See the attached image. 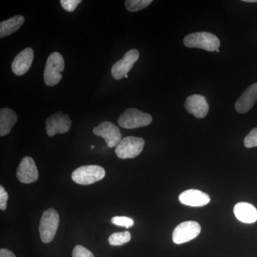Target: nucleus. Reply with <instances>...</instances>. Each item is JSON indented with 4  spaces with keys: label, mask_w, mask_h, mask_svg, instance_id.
Wrapping results in <instances>:
<instances>
[{
    "label": "nucleus",
    "mask_w": 257,
    "mask_h": 257,
    "mask_svg": "<svg viewBox=\"0 0 257 257\" xmlns=\"http://www.w3.org/2000/svg\"><path fill=\"white\" fill-rule=\"evenodd\" d=\"M105 175V170L100 166L86 165L76 169L72 172V179L81 185H89L101 180Z\"/></svg>",
    "instance_id": "20e7f679"
},
{
    "label": "nucleus",
    "mask_w": 257,
    "mask_h": 257,
    "mask_svg": "<svg viewBox=\"0 0 257 257\" xmlns=\"http://www.w3.org/2000/svg\"><path fill=\"white\" fill-rule=\"evenodd\" d=\"M243 144L246 148H252L257 147V127L253 128L249 133L246 135L243 140Z\"/></svg>",
    "instance_id": "4be33fe9"
},
{
    "label": "nucleus",
    "mask_w": 257,
    "mask_h": 257,
    "mask_svg": "<svg viewBox=\"0 0 257 257\" xmlns=\"http://www.w3.org/2000/svg\"><path fill=\"white\" fill-rule=\"evenodd\" d=\"M184 107L187 112L194 115L197 119L205 117L209 109L207 99L199 94H193L187 97L184 102Z\"/></svg>",
    "instance_id": "f8f14e48"
},
{
    "label": "nucleus",
    "mask_w": 257,
    "mask_h": 257,
    "mask_svg": "<svg viewBox=\"0 0 257 257\" xmlns=\"http://www.w3.org/2000/svg\"><path fill=\"white\" fill-rule=\"evenodd\" d=\"M243 2H245V3H257V0H243Z\"/></svg>",
    "instance_id": "bb28decb"
},
{
    "label": "nucleus",
    "mask_w": 257,
    "mask_h": 257,
    "mask_svg": "<svg viewBox=\"0 0 257 257\" xmlns=\"http://www.w3.org/2000/svg\"><path fill=\"white\" fill-rule=\"evenodd\" d=\"M216 52H220V50H219V49H218L216 51Z\"/></svg>",
    "instance_id": "cd10ccee"
},
{
    "label": "nucleus",
    "mask_w": 257,
    "mask_h": 257,
    "mask_svg": "<svg viewBox=\"0 0 257 257\" xmlns=\"http://www.w3.org/2000/svg\"><path fill=\"white\" fill-rule=\"evenodd\" d=\"M111 223L116 226H124L128 229L135 224V221L133 219L126 216H114L111 219Z\"/></svg>",
    "instance_id": "412c9836"
},
{
    "label": "nucleus",
    "mask_w": 257,
    "mask_h": 257,
    "mask_svg": "<svg viewBox=\"0 0 257 257\" xmlns=\"http://www.w3.org/2000/svg\"><path fill=\"white\" fill-rule=\"evenodd\" d=\"M257 101V83L250 85L235 103V109L240 114L248 112Z\"/></svg>",
    "instance_id": "4468645a"
},
{
    "label": "nucleus",
    "mask_w": 257,
    "mask_h": 257,
    "mask_svg": "<svg viewBox=\"0 0 257 257\" xmlns=\"http://www.w3.org/2000/svg\"><path fill=\"white\" fill-rule=\"evenodd\" d=\"M81 3H82L81 0H61L60 1L62 8L69 13L74 11Z\"/></svg>",
    "instance_id": "b1692460"
},
{
    "label": "nucleus",
    "mask_w": 257,
    "mask_h": 257,
    "mask_svg": "<svg viewBox=\"0 0 257 257\" xmlns=\"http://www.w3.org/2000/svg\"><path fill=\"white\" fill-rule=\"evenodd\" d=\"M201 232V226L194 221H187L179 224L174 230L172 239L177 244L188 242L195 239Z\"/></svg>",
    "instance_id": "0eeeda50"
},
{
    "label": "nucleus",
    "mask_w": 257,
    "mask_h": 257,
    "mask_svg": "<svg viewBox=\"0 0 257 257\" xmlns=\"http://www.w3.org/2000/svg\"><path fill=\"white\" fill-rule=\"evenodd\" d=\"M145 144V141L143 138L126 137L116 147L115 153L121 160L135 158L143 152Z\"/></svg>",
    "instance_id": "423d86ee"
},
{
    "label": "nucleus",
    "mask_w": 257,
    "mask_h": 257,
    "mask_svg": "<svg viewBox=\"0 0 257 257\" xmlns=\"http://www.w3.org/2000/svg\"><path fill=\"white\" fill-rule=\"evenodd\" d=\"M18 121V116L13 109L3 108L0 110V136L5 137Z\"/></svg>",
    "instance_id": "f3484780"
},
{
    "label": "nucleus",
    "mask_w": 257,
    "mask_h": 257,
    "mask_svg": "<svg viewBox=\"0 0 257 257\" xmlns=\"http://www.w3.org/2000/svg\"><path fill=\"white\" fill-rule=\"evenodd\" d=\"M152 116L135 108L126 109L118 118V124L121 127L133 130L143 127L151 124Z\"/></svg>",
    "instance_id": "39448f33"
},
{
    "label": "nucleus",
    "mask_w": 257,
    "mask_h": 257,
    "mask_svg": "<svg viewBox=\"0 0 257 257\" xmlns=\"http://www.w3.org/2000/svg\"><path fill=\"white\" fill-rule=\"evenodd\" d=\"M179 202L189 207H204L210 202V197L206 193L197 189L184 191L179 197Z\"/></svg>",
    "instance_id": "ddd939ff"
},
{
    "label": "nucleus",
    "mask_w": 257,
    "mask_h": 257,
    "mask_svg": "<svg viewBox=\"0 0 257 257\" xmlns=\"http://www.w3.org/2000/svg\"><path fill=\"white\" fill-rule=\"evenodd\" d=\"M152 3V0H126L125 1V7L128 11L136 13L145 9Z\"/></svg>",
    "instance_id": "aec40b11"
},
{
    "label": "nucleus",
    "mask_w": 257,
    "mask_h": 257,
    "mask_svg": "<svg viewBox=\"0 0 257 257\" xmlns=\"http://www.w3.org/2000/svg\"><path fill=\"white\" fill-rule=\"evenodd\" d=\"M124 77H125V78H127V77H128L127 74H126V75H125Z\"/></svg>",
    "instance_id": "c85d7f7f"
},
{
    "label": "nucleus",
    "mask_w": 257,
    "mask_h": 257,
    "mask_svg": "<svg viewBox=\"0 0 257 257\" xmlns=\"http://www.w3.org/2000/svg\"><path fill=\"white\" fill-rule=\"evenodd\" d=\"M34 59V52L32 48L25 49L18 54L12 64V69L16 75L26 74L31 67Z\"/></svg>",
    "instance_id": "2eb2a0df"
},
{
    "label": "nucleus",
    "mask_w": 257,
    "mask_h": 257,
    "mask_svg": "<svg viewBox=\"0 0 257 257\" xmlns=\"http://www.w3.org/2000/svg\"><path fill=\"white\" fill-rule=\"evenodd\" d=\"M60 224V216L55 209H49L44 211L40 220L39 231L42 242L50 243L55 238Z\"/></svg>",
    "instance_id": "f03ea898"
},
{
    "label": "nucleus",
    "mask_w": 257,
    "mask_h": 257,
    "mask_svg": "<svg viewBox=\"0 0 257 257\" xmlns=\"http://www.w3.org/2000/svg\"><path fill=\"white\" fill-rule=\"evenodd\" d=\"M131 240V234L128 231L123 232H115L109 236V244L111 246H121L124 243L128 242Z\"/></svg>",
    "instance_id": "6ab92c4d"
},
{
    "label": "nucleus",
    "mask_w": 257,
    "mask_h": 257,
    "mask_svg": "<svg viewBox=\"0 0 257 257\" xmlns=\"http://www.w3.org/2000/svg\"><path fill=\"white\" fill-rule=\"evenodd\" d=\"M0 257H16L15 253L12 252L10 250L6 249V248H2L0 250Z\"/></svg>",
    "instance_id": "a878e982"
},
{
    "label": "nucleus",
    "mask_w": 257,
    "mask_h": 257,
    "mask_svg": "<svg viewBox=\"0 0 257 257\" xmlns=\"http://www.w3.org/2000/svg\"><path fill=\"white\" fill-rule=\"evenodd\" d=\"M140 57V52L138 50H131L125 54L121 60L118 61L111 67V75L116 80L122 79L128 73L134 64L136 63Z\"/></svg>",
    "instance_id": "9d476101"
},
{
    "label": "nucleus",
    "mask_w": 257,
    "mask_h": 257,
    "mask_svg": "<svg viewBox=\"0 0 257 257\" xmlns=\"http://www.w3.org/2000/svg\"><path fill=\"white\" fill-rule=\"evenodd\" d=\"M184 45L189 48H199L214 52L220 47L218 37L207 32H195L189 34L184 38Z\"/></svg>",
    "instance_id": "f257e3e1"
},
{
    "label": "nucleus",
    "mask_w": 257,
    "mask_h": 257,
    "mask_svg": "<svg viewBox=\"0 0 257 257\" xmlns=\"http://www.w3.org/2000/svg\"><path fill=\"white\" fill-rule=\"evenodd\" d=\"M93 133L96 136L104 138L109 148L116 147L122 140L119 128L109 121L100 123L96 127L93 128Z\"/></svg>",
    "instance_id": "6e6552de"
},
{
    "label": "nucleus",
    "mask_w": 257,
    "mask_h": 257,
    "mask_svg": "<svg viewBox=\"0 0 257 257\" xmlns=\"http://www.w3.org/2000/svg\"><path fill=\"white\" fill-rule=\"evenodd\" d=\"M72 257H94L89 249L81 245H77L72 251Z\"/></svg>",
    "instance_id": "5701e85b"
},
{
    "label": "nucleus",
    "mask_w": 257,
    "mask_h": 257,
    "mask_svg": "<svg viewBox=\"0 0 257 257\" xmlns=\"http://www.w3.org/2000/svg\"><path fill=\"white\" fill-rule=\"evenodd\" d=\"M234 213L236 219L241 222L252 224L257 221V209L249 203H237L234 206Z\"/></svg>",
    "instance_id": "dca6fc26"
},
{
    "label": "nucleus",
    "mask_w": 257,
    "mask_h": 257,
    "mask_svg": "<svg viewBox=\"0 0 257 257\" xmlns=\"http://www.w3.org/2000/svg\"><path fill=\"white\" fill-rule=\"evenodd\" d=\"M72 126V121L69 115L62 111H57L47 118L46 130L49 137L55 136L56 134L67 133Z\"/></svg>",
    "instance_id": "1a4fd4ad"
},
{
    "label": "nucleus",
    "mask_w": 257,
    "mask_h": 257,
    "mask_svg": "<svg viewBox=\"0 0 257 257\" xmlns=\"http://www.w3.org/2000/svg\"><path fill=\"white\" fill-rule=\"evenodd\" d=\"M64 60L63 57L58 52H53L49 56L44 72L45 84L49 87L57 85L62 79L61 72L64 71Z\"/></svg>",
    "instance_id": "7ed1b4c3"
},
{
    "label": "nucleus",
    "mask_w": 257,
    "mask_h": 257,
    "mask_svg": "<svg viewBox=\"0 0 257 257\" xmlns=\"http://www.w3.org/2000/svg\"><path fill=\"white\" fill-rule=\"evenodd\" d=\"M25 19L23 15H17L0 23V37L3 38L14 33L23 26Z\"/></svg>",
    "instance_id": "a211bd4d"
},
{
    "label": "nucleus",
    "mask_w": 257,
    "mask_h": 257,
    "mask_svg": "<svg viewBox=\"0 0 257 257\" xmlns=\"http://www.w3.org/2000/svg\"><path fill=\"white\" fill-rule=\"evenodd\" d=\"M17 178L24 184L36 182L39 178V172L36 164L30 157H24L17 170Z\"/></svg>",
    "instance_id": "9b49d317"
},
{
    "label": "nucleus",
    "mask_w": 257,
    "mask_h": 257,
    "mask_svg": "<svg viewBox=\"0 0 257 257\" xmlns=\"http://www.w3.org/2000/svg\"><path fill=\"white\" fill-rule=\"evenodd\" d=\"M8 199H9V196L8 192L3 186H0V209L2 211L6 210Z\"/></svg>",
    "instance_id": "393cba45"
}]
</instances>
